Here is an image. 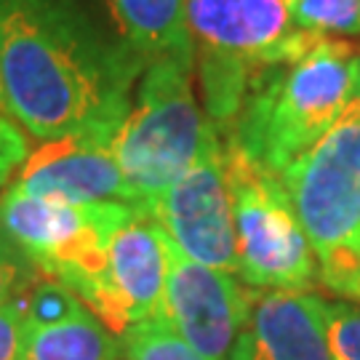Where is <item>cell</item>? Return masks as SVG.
Wrapping results in <instances>:
<instances>
[{"mask_svg": "<svg viewBox=\"0 0 360 360\" xmlns=\"http://www.w3.org/2000/svg\"><path fill=\"white\" fill-rule=\"evenodd\" d=\"M144 65L86 0H0V102L40 142L115 136Z\"/></svg>", "mask_w": 360, "mask_h": 360, "instance_id": "cell-1", "label": "cell"}, {"mask_svg": "<svg viewBox=\"0 0 360 360\" xmlns=\"http://www.w3.org/2000/svg\"><path fill=\"white\" fill-rule=\"evenodd\" d=\"M360 89V46L323 35L294 62L262 67L221 142L281 176L345 112Z\"/></svg>", "mask_w": 360, "mask_h": 360, "instance_id": "cell-2", "label": "cell"}, {"mask_svg": "<svg viewBox=\"0 0 360 360\" xmlns=\"http://www.w3.org/2000/svg\"><path fill=\"white\" fill-rule=\"evenodd\" d=\"M195 77L208 123L224 139L262 67L294 62L323 35L296 25L291 0H187Z\"/></svg>", "mask_w": 360, "mask_h": 360, "instance_id": "cell-3", "label": "cell"}, {"mask_svg": "<svg viewBox=\"0 0 360 360\" xmlns=\"http://www.w3.org/2000/svg\"><path fill=\"white\" fill-rule=\"evenodd\" d=\"M278 179L312 243L321 283L360 304V89Z\"/></svg>", "mask_w": 360, "mask_h": 360, "instance_id": "cell-4", "label": "cell"}, {"mask_svg": "<svg viewBox=\"0 0 360 360\" xmlns=\"http://www.w3.org/2000/svg\"><path fill=\"white\" fill-rule=\"evenodd\" d=\"M219 142L195 96V67L176 59L147 62L129 115L112 136L131 206L142 211Z\"/></svg>", "mask_w": 360, "mask_h": 360, "instance_id": "cell-5", "label": "cell"}, {"mask_svg": "<svg viewBox=\"0 0 360 360\" xmlns=\"http://www.w3.org/2000/svg\"><path fill=\"white\" fill-rule=\"evenodd\" d=\"M238 278L257 291H307L318 259L278 176L224 144Z\"/></svg>", "mask_w": 360, "mask_h": 360, "instance_id": "cell-6", "label": "cell"}, {"mask_svg": "<svg viewBox=\"0 0 360 360\" xmlns=\"http://www.w3.org/2000/svg\"><path fill=\"white\" fill-rule=\"evenodd\" d=\"M129 203H70L40 198L8 184L0 195V219L13 243L40 275L70 285L89 275L104 257L115 230L134 217Z\"/></svg>", "mask_w": 360, "mask_h": 360, "instance_id": "cell-7", "label": "cell"}, {"mask_svg": "<svg viewBox=\"0 0 360 360\" xmlns=\"http://www.w3.org/2000/svg\"><path fill=\"white\" fill-rule=\"evenodd\" d=\"M168 240L150 217L134 211L104 248L102 262L70 285V291L112 331L147 321L163 309Z\"/></svg>", "mask_w": 360, "mask_h": 360, "instance_id": "cell-8", "label": "cell"}, {"mask_svg": "<svg viewBox=\"0 0 360 360\" xmlns=\"http://www.w3.org/2000/svg\"><path fill=\"white\" fill-rule=\"evenodd\" d=\"M142 214L190 259L238 275L224 142L214 144L174 184L155 195Z\"/></svg>", "mask_w": 360, "mask_h": 360, "instance_id": "cell-9", "label": "cell"}, {"mask_svg": "<svg viewBox=\"0 0 360 360\" xmlns=\"http://www.w3.org/2000/svg\"><path fill=\"white\" fill-rule=\"evenodd\" d=\"M168 240V238H166ZM254 302V288L238 275L190 259L168 240V272L160 315L208 360H230Z\"/></svg>", "mask_w": 360, "mask_h": 360, "instance_id": "cell-10", "label": "cell"}, {"mask_svg": "<svg viewBox=\"0 0 360 360\" xmlns=\"http://www.w3.org/2000/svg\"><path fill=\"white\" fill-rule=\"evenodd\" d=\"M13 187L70 203H129V184L112 153V136L77 134L49 139L30 150Z\"/></svg>", "mask_w": 360, "mask_h": 360, "instance_id": "cell-11", "label": "cell"}, {"mask_svg": "<svg viewBox=\"0 0 360 360\" xmlns=\"http://www.w3.org/2000/svg\"><path fill=\"white\" fill-rule=\"evenodd\" d=\"M120 339L67 285L46 278L25 299L19 360H117Z\"/></svg>", "mask_w": 360, "mask_h": 360, "instance_id": "cell-12", "label": "cell"}, {"mask_svg": "<svg viewBox=\"0 0 360 360\" xmlns=\"http://www.w3.org/2000/svg\"><path fill=\"white\" fill-rule=\"evenodd\" d=\"M230 360H334L323 299L307 291H257Z\"/></svg>", "mask_w": 360, "mask_h": 360, "instance_id": "cell-13", "label": "cell"}, {"mask_svg": "<svg viewBox=\"0 0 360 360\" xmlns=\"http://www.w3.org/2000/svg\"><path fill=\"white\" fill-rule=\"evenodd\" d=\"M107 19L144 62L176 59L195 67L187 0H102Z\"/></svg>", "mask_w": 360, "mask_h": 360, "instance_id": "cell-14", "label": "cell"}, {"mask_svg": "<svg viewBox=\"0 0 360 360\" xmlns=\"http://www.w3.org/2000/svg\"><path fill=\"white\" fill-rule=\"evenodd\" d=\"M117 339H120V355L126 360H208L200 352H195L168 326L160 312L129 326Z\"/></svg>", "mask_w": 360, "mask_h": 360, "instance_id": "cell-15", "label": "cell"}, {"mask_svg": "<svg viewBox=\"0 0 360 360\" xmlns=\"http://www.w3.org/2000/svg\"><path fill=\"white\" fill-rule=\"evenodd\" d=\"M299 27L331 38H358L360 0H291Z\"/></svg>", "mask_w": 360, "mask_h": 360, "instance_id": "cell-16", "label": "cell"}, {"mask_svg": "<svg viewBox=\"0 0 360 360\" xmlns=\"http://www.w3.org/2000/svg\"><path fill=\"white\" fill-rule=\"evenodd\" d=\"M40 270L30 262L25 251L13 243L0 219V307L27 299Z\"/></svg>", "mask_w": 360, "mask_h": 360, "instance_id": "cell-17", "label": "cell"}, {"mask_svg": "<svg viewBox=\"0 0 360 360\" xmlns=\"http://www.w3.org/2000/svg\"><path fill=\"white\" fill-rule=\"evenodd\" d=\"M326 339L334 360H360V304L358 302H323Z\"/></svg>", "mask_w": 360, "mask_h": 360, "instance_id": "cell-18", "label": "cell"}, {"mask_svg": "<svg viewBox=\"0 0 360 360\" xmlns=\"http://www.w3.org/2000/svg\"><path fill=\"white\" fill-rule=\"evenodd\" d=\"M27 155L30 144L25 139V131L0 110V190L8 187V181L19 174Z\"/></svg>", "mask_w": 360, "mask_h": 360, "instance_id": "cell-19", "label": "cell"}, {"mask_svg": "<svg viewBox=\"0 0 360 360\" xmlns=\"http://www.w3.org/2000/svg\"><path fill=\"white\" fill-rule=\"evenodd\" d=\"M25 334V299L0 307V360H19Z\"/></svg>", "mask_w": 360, "mask_h": 360, "instance_id": "cell-20", "label": "cell"}, {"mask_svg": "<svg viewBox=\"0 0 360 360\" xmlns=\"http://www.w3.org/2000/svg\"><path fill=\"white\" fill-rule=\"evenodd\" d=\"M0 110H3V102H0ZM3 112H6V110H3Z\"/></svg>", "mask_w": 360, "mask_h": 360, "instance_id": "cell-21", "label": "cell"}]
</instances>
